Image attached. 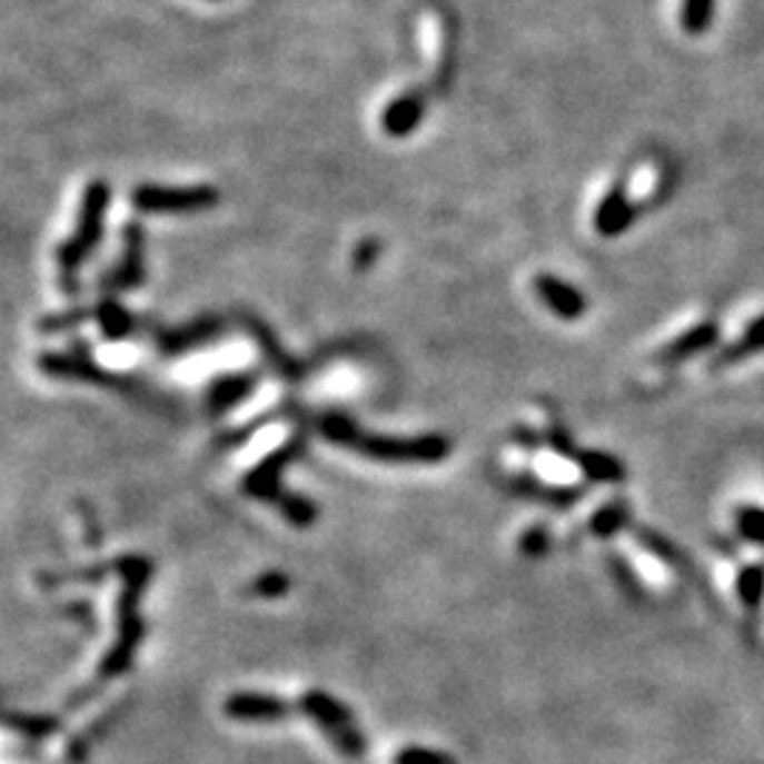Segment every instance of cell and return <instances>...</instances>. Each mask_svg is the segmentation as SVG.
<instances>
[{
  "label": "cell",
  "instance_id": "6da1fadb",
  "mask_svg": "<svg viewBox=\"0 0 764 764\" xmlns=\"http://www.w3.org/2000/svg\"><path fill=\"white\" fill-rule=\"evenodd\" d=\"M324 434L329 436L335 445H346V448H355L360 450V454L374 456V459L434 462L448 454V448H445V441L441 439H379V436L360 434L346 417H326Z\"/></svg>",
  "mask_w": 764,
  "mask_h": 764
},
{
  "label": "cell",
  "instance_id": "7a4b0ae2",
  "mask_svg": "<svg viewBox=\"0 0 764 764\" xmlns=\"http://www.w3.org/2000/svg\"><path fill=\"white\" fill-rule=\"evenodd\" d=\"M298 705L300 711L335 742L337 751H343L351 758L366 753V740H363V734L357 731L355 716H351V711H348L340 699H335V696L326 694V691H306V694L300 696Z\"/></svg>",
  "mask_w": 764,
  "mask_h": 764
},
{
  "label": "cell",
  "instance_id": "3957f363",
  "mask_svg": "<svg viewBox=\"0 0 764 764\" xmlns=\"http://www.w3.org/2000/svg\"><path fill=\"white\" fill-rule=\"evenodd\" d=\"M106 207H108L106 181H93V185H88L75 236H71L69 244L60 249V267L66 269V272H75V269L82 264V258L97 247L100 232H102V216H106Z\"/></svg>",
  "mask_w": 764,
  "mask_h": 764
},
{
  "label": "cell",
  "instance_id": "277c9868",
  "mask_svg": "<svg viewBox=\"0 0 764 764\" xmlns=\"http://www.w3.org/2000/svg\"><path fill=\"white\" fill-rule=\"evenodd\" d=\"M218 201L216 187H162L142 185L133 190V205L142 212H194L207 210Z\"/></svg>",
  "mask_w": 764,
  "mask_h": 764
},
{
  "label": "cell",
  "instance_id": "5b68a950",
  "mask_svg": "<svg viewBox=\"0 0 764 764\" xmlns=\"http://www.w3.org/2000/svg\"><path fill=\"white\" fill-rule=\"evenodd\" d=\"M295 711L284 696L258 694V691H236L225 699V714L236 722H284Z\"/></svg>",
  "mask_w": 764,
  "mask_h": 764
},
{
  "label": "cell",
  "instance_id": "8992f818",
  "mask_svg": "<svg viewBox=\"0 0 764 764\" xmlns=\"http://www.w3.org/2000/svg\"><path fill=\"white\" fill-rule=\"evenodd\" d=\"M634 221V205L628 199L626 187L615 185L595 210V230L606 238H615L626 232Z\"/></svg>",
  "mask_w": 764,
  "mask_h": 764
},
{
  "label": "cell",
  "instance_id": "52a82bcc",
  "mask_svg": "<svg viewBox=\"0 0 764 764\" xmlns=\"http://www.w3.org/2000/svg\"><path fill=\"white\" fill-rule=\"evenodd\" d=\"M535 292L540 295V300H544L555 315L564 317V320H578L586 311L584 295H581L575 286L555 278V275H538V278H535Z\"/></svg>",
  "mask_w": 764,
  "mask_h": 764
},
{
  "label": "cell",
  "instance_id": "ba28073f",
  "mask_svg": "<svg viewBox=\"0 0 764 764\" xmlns=\"http://www.w3.org/2000/svg\"><path fill=\"white\" fill-rule=\"evenodd\" d=\"M425 113V97L419 91L399 93L397 100L383 111V131L388 137H408L417 131V125L423 122Z\"/></svg>",
  "mask_w": 764,
  "mask_h": 764
},
{
  "label": "cell",
  "instance_id": "9c48e42d",
  "mask_svg": "<svg viewBox=\"0 0 764 764\" xmlns=\"http://www.w3.org/2000/svg\"><path fill=\"white\" fill-rule=\"evenodd\" d=\"M716 340H720V326H716L714 320H705V324H696L694 329H688L685 335L674 337V340L659 351V360L663 363L691 360V357L708 351Z\"/></svg>",
  "mask_w": 764,
  "mask_h": 764
},
{
  "label": "cell",
  "instance_id": "30bf717a",
  "mask_svg": "<svg viewBox=\"0 0 764 764\" xmlns=\"http://www.w3.org/2000/svg\"><path fill=\"white\" fill-rule=\"evenodd\" d=\"M578 467L592 482L626 479V467H623V462L612 454H603V450H584V454H578Z\"/></svg>",
  "mask_w": 764,
  "mask_h": 764
},
{
  "label": "cell",
  "instance_id": "8fae6325",
  "mask_svg": "<svg viewBox=\"0 0 764 764\" xmlns=\"http://www.w3.org/2000/svg\"><path fill=\"white\" fill-rule=\"evenodd\" d=\"M7 727L18 731L26 740H49V736H54L60 731V720L46 714H9Z\"/></svg>",
  "mask_w": 764,
  "mask_h": 764
},
{
  "label": "cell",
  "instance_id": "7c38bea8",
  "mask_svg": "<svg viewBox=\"0 0 764 764\" xmlns=\"http://www.w3.org/2000/svg\"><path fill=\"white\" fill-rule=\"evenodd\" d=\"M736 595L745 603L747 609H758L764 601V566L751 564L742 566L736 575Z\"/></svg>",
  "mask_w": 764,
  "mask_h": 764
},
{
  "label": "cell",
  "instance_id": "4fadbf2b",
  "mask_svg": "<svg viewBox=\"0 0 764 764\" xmlns=\"http://www.w3.org/2000/svg\"><path fill=\"white\" fill-rule=\"evenodd\" d=\"M626 522H628L626 504L612 502V504H603V507L597 509L595 516H592L589 527L597 538H612V535H615Z\"/></svg>",
  "mask_w": 764,
  "mask_h": 764
},
{
  "label": "cell",
  "instance_id": "5bb4252c",
  "mask_svg": "<svg viewBox=\"0 0 764 764\" xmlns=\"http://www.w3.org/2000/svg\"><path fill=\"white\" fill-rule=\"evenodd\" d=\"M762 348H764V315L756 317V320H753V324L745 329V335H742L734 346L727 348V355H722V363L742 360V357L756 355V351H762Z\"/></svg>",
  "mask_w": 764,
  "mask_h": 764
},
{
  "label": "cell",
  "instance_id": "9a60e30c",
  "mask_svg": "<svg viewBox=\"0 0 764 764\" xmlns=\"http://www.w3.org/2000/svg\"><path fill=\"white\" fill-rule=\"evenodd\" d=\"M714 3L716 0H683V14L679 18H683L685 31L703 34L711 26V18H714Z\"/></svg>",
  "mask_w": 764,
  "mask_h": 764
},
{
  "label": "cell",
  "instance_id": "2e32d148",
  "mask_svg": "<svg viewBox=\"0 0 764 764\" xmlns=\"http://www.w3.org/2000/svg\"><path fill=\"white\" fill-rule=\"evenodd\" d=\"M736 529L751 544L764 547V507H740L736 513Z\"/></svg>",
  "mask_w": 764,
  "mask_h": 764
},
{
  "label": "cell",
  "instance_id": "e0dca14e",
  "mask_svg": "<svg viewBox=\"0 0 764 764\" xmlns=\"http://www.w3.org/2000/svg\"><path fill=\"white\" fill-rule=\"evenodd\" d=\"M394 764H456V758L448 756V753L434 751V747L408 745L403 751H397Z\"/></svg>",
  "mask_w": 764,
  "mask_h": 764
},
{
  "label": "cell",
  "instance_id": "ac0fdd59",
  "mask_svg": "<svg viewBox=\"0 0 764 764\" xmlns=\"http://www.w3.org/2000/svg\"><path fill=\"white\" fill-rule=\"evenodd\" d=\"M255 589L267 592V595H269V592H272V595H275V592H284L286 589V581H284V575H264V581L258 586H255Z\"/></svg>",
  "mask_w": 764,
  "mask_h": 764
}]
</instances>
